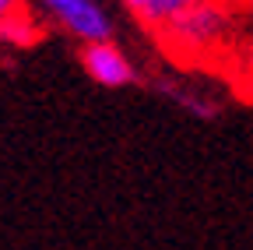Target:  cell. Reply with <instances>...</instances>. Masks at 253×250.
I'll return each mask as SVG.
<instances>
[{"label":"cell","mask_w":253,"mask_h":250,"mask_svg":"<svg viewBox=\"0 0 253 250\" xmlns=\"http://www.w3.org/2000/svg\"><path fill=\"white\" fill-rule=\"evenodd\" d=\"M232 36H236V0H204L172 21L158 36V46L176 60L201 64V60L225 53Z\"/></svg>","instance_id":"obj_1"},{"label":"cell","mask_w":253,"mask_h":250,"mask_svg":"<svg viewBox=\"0 0 253 250\" xmlns=\"http://www.w3.org/2000/svg\"><path fill=\"white\" fill-rule=\"evenodd\" d=\"M36 11L46 25L81 46L113 39V14L102 0H36Z\"/></svg>","instance_id":"obj_2"},{"label":"cell","mask_w":253,"mask_h":250,"mask_svg":"<svg viewBox=\"0 0 253 250\" xmlns=\"http://www.w3.org/2000/svg\"><path fill=\"white\" fill-rule=\"evenodd\" d=\"M81 67H84V74L95 85H102V88H126V85H134V78H137L134 60L126 56L113 39L81 46Z\"/></svg>","instance_id":"obj_3"},{"label":"cell","mask_w":253,"mask_h":250,"mask_svg":"<svg viewBox=\"0 0 253 250\" xmlns=\"http://www.w3.org/2000/svg\"><path fill=\"white\" fill-rule=\"evenodd\" d=\"M42 14L36 11V4L25 0H0V43L7 46H32L42 36Z\"/></svg>","instance_id":"obj_4"},{"label":"cell","mask_w":253,"mask_h":250,"mask_svg":"<svg viewBox=\"0 0 253 250\" xmlns=\"http://www.w3.org/2000/svg\"><path fill=\"white\" fill-rule=\"evenodd\" d=\"M197 4H204V0H120V7L155 39L162 36L176 18H183L190 7H197Z\"/></svg>","instance_id":"obj_5"},{"label":"cell","mask_w":253,"mask_h":250,"mask_svg":"<svg viewBox=\"0 0 253 250\" xmlns=\"http://www.w3.org/2000/svg\"><path fill=\"white\" fill-rule=\"evenodd\" d=\"M243 85H246V96L253 99V64H250V71H246V78H243Z\"/></svg>","instance_id":"obj_6"},{"label":"cell","mask_w":253,"mask_h":250,"mask_svg":"<svg viewBox=\"0 0 253 250\" xmlns=\"http://www.w3.org/2000/svg\"><path fill=\"white\" fill-rule=\"evenodd\" d=\"M243 7H246V11H250V14H253V0H243Z\"/></svg>","instance_id":"obj_7"}]
</instances>
